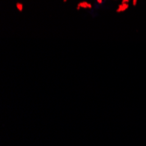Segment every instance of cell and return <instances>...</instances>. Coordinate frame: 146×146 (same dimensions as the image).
I'll return each mask as SVG.
<instances>
[{
	"instance_id": "obj_1",
	"label": "cell",
	"mask_w": 146,
	"mask_h": 146,
	"mask_svg": "<svg viewBox=\"0 0 146 146\" xmlns=\"http://www.w3.org/2000/svg\"><path fill=\"white\" fill-rule=\"evenodd\" d=\"M81 9H92V5L87 1H82V2H80L78 5H77V7H76V10L77 11H80Z\"/></svg>"
},
{
	"instance_id": "obj_2",
	"label": "cell",
	"mask_w": 146,
	"mask_h": 146,
	"mask_svg": "<svg viewBox=\"0 0 146 146\" xmlns=\"http://www.w3.org/2000/svg\"><path fill=\"white\" fill-rule=\"evenodd\" d=\"M129 9V5H128V3H122V4H120L118 5V7H117V9L115 10V11H116V13H120V12H123V11H125L126 10H128Z\"/></svg>"
},
{
	"instance_id": "obj_3",
	"label": "cell",
	"mask_w": 146,
	"mask_h": 146,
	"mask_svg": "<svg viewBox=\"0 0 146 146\" xmlns=\"http://www.w3.org/2000/svg\"><path fill=\"white\" fill-rule=\"evenodd\" d=\"M16 7H17V10H18L19 12L23 11V10H24V5H23L22 3H17V4H16Z\"/></svg>"
},
{
	"instance_id": "obj_4",
	"label": "cell",
	"mask_w": 146,
	"mask_h": 146,
	"mask_svg": "<svg viewBox=\"0 0 146 146\" xmlns=\"http://www.w3.org/2000/svg\"><path fill=\"white\" fill-rule=\"evenodd\" d=\"M137 0H132V5H133L134 6L137 5Z\"/></svg>"
},
{
	"instance_id": "obj_5",
	"label": "cell",
	"mask_w": 146,
	"mask_h": 146,
	"mask_svg": "<svg viewBox=\"0 0 146 146\" xmlns=\"http://www.w3.org/2000/svg\"><path fill=\"white\" fill-rule=\"evenodd\" d=\"M96 2L99 4V5H102L103 3V0H96Z\"/></svg>"
},
{
	"instance_id": "obj_6",
	"label": "cell",
	"mask_w": 146,
	"mask_h": 146,
	"mask_svg": "<svg viewBox=\"0 0 146 146\" xmlns=\"http://www.w3.org/2000/svg\"><path fill=\"white\" fill-rule=\"evenodd\" d=\"M129 0H122V3H129Z\"/></svg>"
},
{
	"instance_id": "obj_7",
	"label": "cell",
	"mask_w": 146,
	"mask_h": 146,
	"mask_svg": "<svg viewBox=\"0 0 146 146\" xmlns=\"http://www.w3.org/2000/svg\"><path fill=\"white\" fill-rule=\"evenodd\" d=\"M63 2H64V3H66V2H68V0H63Z\"/></svg>"
}]
</instances>
